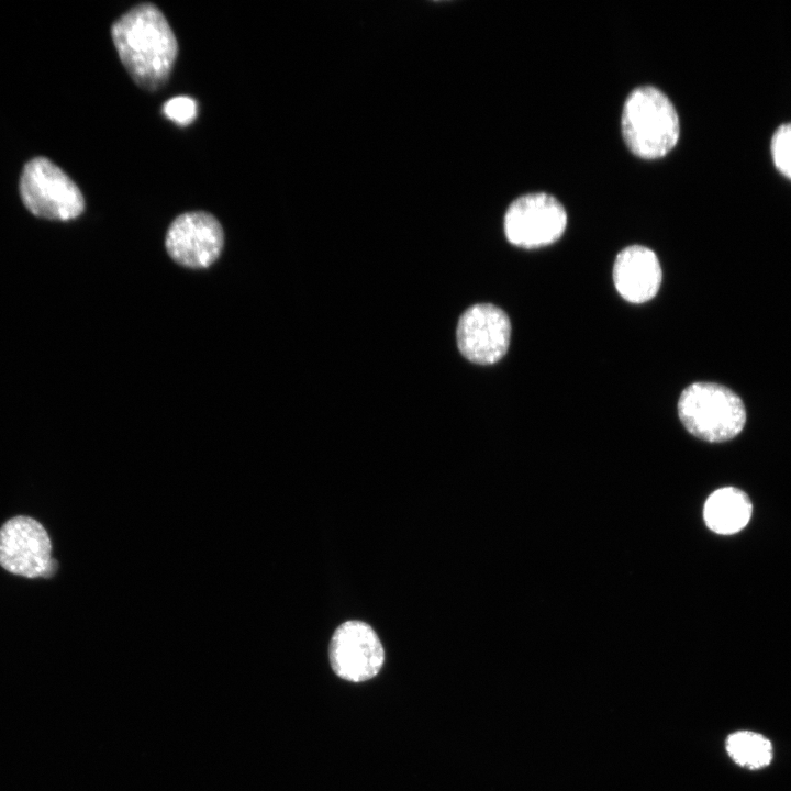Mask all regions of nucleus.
<instances>
[{
	"label": "nucleus",
	"mask_w": 791,
	"mask_h": 791,
	"mask_svg": "<svg viewBox=\"0 0 791 791\" xmlns=\"http://www.w3.org/2000/svg\"><path fill=\"white\" fill-rule=\"evenodd\" d=\"M770 151L776 168L791 180V123L776 130Z\"/></svg>",
	"instance_id": "nucleus-13"
},
{
	"label": "nucleus",
	"mask_w": 791,
	"mask_h": 791,
	"mask_svg": "<svg viewBox=\"0 0 791 791\" xmlns=\"http://www.w3.org/2000/svg\"><path fill=\"white\" fill-rule=\"evenodd\" d=\"M726 749L733 760L748 769L767 766L772 758L771 743L762 735L739 731L728 736Z\"/></svg>",
	"instance_id": "nucleus-12"
},
{
	"label": "nucleus",
	"mask_w": 791,
	"mask_h": 791,
	"mask_svg": "<svg viewBox=\"0 0 791 791\" xmlns=\"http://www.w3.org/2000/svg\"><path fill=\"white\" fill-rule=\"evenodd\" d=\"M510 339L508 314L491 303L468 308L458 321V348L475 364L491 365L500 360L509 348Z\"/></svg>",
	"instance_id": "nucleus-7"
},
{
	"label": "nucleus",
	"mask_w": 791,
	"mask_h": 791,
	"mask_svg": "<svg viewBox=\"0 0 791 791\" xmlns=\"http://www.w3.org/2000/svg\"><path fill=\"white\" fill-rule=\"evenodd\" d=\"M566 225L564 205L545 192L521 196L510 204L504 215L508 241L524 248L553 244L564 234Z\"/></svg>",
	"instance_id": "nucleus-5"
},
{
	"label": "nucleus",
	"mask_w": 791,
	"mask_h": 791,
	"mask_svg": "<svg viewBox=\"0 0 791 791\" xmlns=\"http://www.w3.org/2000/svg\"><path fill=\"white\" fill-rule=\"evenodd\" d=\"M224 233L220 222L204 211L186 212L177 216L166 234V249L179 265L207 268L220 256Z\"/></svg>",
	"instance_id": "nucleus-8"
},
{
	"label": "nucleus",
	"mask_w": 791,
	"mask_h": 791,
	"mask_svg": "<svg viewBox=\"0 0 791 791\" xmlns=\"http://www.w3.org/2000/svg\"><path fill=\"white\" fill-rule=\"evenodd\" d=\"M328 656L334 672L348 681L361 682L375 677L382 667L383 647L376 632L360 621H347L334 632Z\"/></svg>",
	"instance_id": "nucleus-9"
},
{
	"label": "nucleus",
	"mask_w": 791,
	"mask_h": 791,
	"mask_svg": "<svg viewBox=\"0 0 791 791\" xmlns=\"http://www.w3.org/2000/svg\"><path fill=\"white\" fill-rule=\"evenodd\" d=\"M661 267L648 247L631 245L622 249L613 265V281L620 296L635 304L653 299L661 285Z\"/></svg>",
	"instance_id": "nucleus-10"
},
{
	"label": "nucleus",
	"mask_w": 791,
	"mask_h": 791,
	"mask_svg": "<svg viewBox=\"0 0 791 791\" xmlns=\"http://www.w3.org/2000/svg\"><path fill=\"white\" fill-rule=\"evenodd\" d=\"M20 193L30 212L48 220H73L85 209V200L77 185L44 157L34 158L25 165L20 179Z\"/></svg>",
	"instance_id": "nucleus-4"
},
{
	"label": "nucleus",
	"mask_w": 791,
	"mask_h": 791,
	"mask_svg": "<svg viewBox=\"0 0 791 791\" xmlns=\"http://www.w3.org/2000/svg\"><path fill=\"white\" fill-rule=\"evenodd\" d=\"M678 415L693 436L710 442H726L737 436L746 423V408L740 397L729 388L699 381L680 394Z\"/></svg>",
	"instance_id": "nucleus-3"
},
{
	"label": "nucleus",
	"mask_w": 791,
	"mask_h": 791,
	"mask_svg": "<svg viewBox=\"0 0 791 791\" xmlns=\"http://www.w3.org/2000/svg\"><path fill=\"white\" fill-rule=\"evenodd\" d=\"M621 129L631 152L646 159L665 156L675 147L680 134L673 103L653 86L637 87L627 96Z\"/></svg>",
	"instance_id": "nucleus-2"
},
{
	"label": "nucleus",
	"mask_w": 791,
	"mask_h": 791,
	"mask_svg": "<svg viewBox=\"0 0 791 791\" xmlns=\"http://www.w3.org/2000/svg\"><path fill=\"white\" fill-rule=\"evenodd\" d=\"M163 112L178 125H188L197 116V102L188 96H178L164 103Z\"/></svg>",
	"instance_id": "nucleus-14"
},
{
	"label": "nucleus",
	"mask_w": 791,
	"mask_h": 791,
	"mask_svg": "<svg viewBox=\"0 0 791 791\" xmlns=\"http://www.w3.org/2000/svg\"><path fill=\"white\" fill-rule=\"evenodd\" d=\"M122 65L141 88L153 91L169 78L178 53L176 36L159 8L140 3L111 27Z\"/></svg>",
	"instance_id": "nucleus-1"
},
{
	"label": "nucleus",
	"mask_w": 791,
	"mask_h": 791,
	"mask_svg": "<svg viewBox=\"0 0 791 791\" xmlns=\"http://www.w3.org/2000/svg\"><path fill=\"white\" fill-rule=\"evenodd\" d=\"M753 505L748 495L734 487L721 488L706 499L703 517L716 534L731 535L743 530L750 520Z\"/></svg>",
	"instance_id": "nucleus-11"
},
{
	"label": "nucleus",
	"mask_w": 791,
	"mask_h": 791,
	"mask_svg": "<svg viewBox=\"0 0 791 791\" xmlns=\"http://www.w3.org/2000/svg\"><path fill=\"white\" fill-rule=\"evenodd\" d=\"M45 528L34 519L16 516L0 528V565L8 571L29 577H52L57 562Z\"/></svg>",
	"instance_id": "nucleus-6"
}]
</instances>
